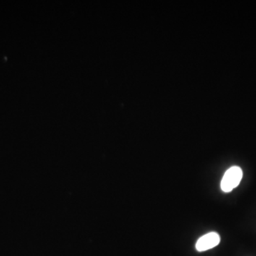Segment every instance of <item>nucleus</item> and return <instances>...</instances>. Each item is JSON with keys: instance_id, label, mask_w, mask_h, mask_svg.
Returning a JSON list of instances; mask_svg holds the SVG:
<instances>
[{"instance_id": "nucleus-1", "label": "nucleus", "mask_w": 256, "mask_h": 256, "mask_svg": "<svg viewBox=\"0 0 256 256\" xmlns=\"http://www.w3.org/2000/svg\"><path fill=\"white\" fill-rule=\"evenodd\" d=\"M243 177V171L239 167H231L225 172L221 179V189L223 192H230L237 187Z\"/></svg>"}, {"instance_id": "nucleus-2", "label": "nucleus", "mask_w": 256, "mask_h": 256, "mask_svg": "<svg viewBox=\"0 0 256 256\" xmlns=\"http://www.w3.org/2000/svg\"><path fill=\"white\" fill-rule=\"evenodd\" d=\"M221 238L215 232H210L199 239L196 244V249L199 252L208 251L219 244Z\"/></svg>"}]
</instances>
